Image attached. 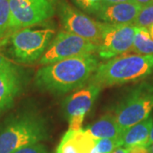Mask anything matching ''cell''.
Masks as SVG:
<instances>
[{
    "instance_id": "1",
    "label": "cell",
    "mask_w": 153,
    "mask_h": 153,
    "mask_svg": "<svg viewBox=\"0 0 153 153\" xmlns=\"http://www.w3.org/2000/svg\"><path fill=\"white\" fill-rule=\"evenodd\" d=\"M100 65L94 54L72 57L39 68L35 75L38 88L53 94H65L84 86Z\"/></svg>"
},
{
    "instance_id": "12",
    "label": "cell",
    "mask_w": 153,
    "mask_h": 153,
    "mask_svg": "<svg viewBox=\"0 0 153 153\" xmlns=\"http://www.w3.org/2000/svg\"><path fill=\"white\" fill-rule=\"evenodd\" d=\"M141 8L134 2L103 5L96 16L102 22L113 25L133 24Z\"/></svg>"
},
{
    "instance_id": "6",
    "label": "cell",
    "mask_w": 153,
    "mask_h": 153,
    "mask_svg": "<svg viewBox=\"0 0 153 153\" xmlns=\"http://www.w3.org/2000/svg\"><path fill=\"white\" fill-rule=\"evenodd\" d=\"M59 0H10V36L22 28L44 24L55 16Z\"/></svg>"
},
{
    "instance_id": "24",
    "label": "cell",
    "mask_w": 153,
    "mask_h": 153,
    "mask_svg": "<svg viewBox=\"0 0 153 153\" xmlns=\"http://www.w3.org/2000/svg\"><path fill=\"white\" fill-rule=\"evenodd\" d=\"M128 153H150V152L146 146H134L128 149Z\"/></svg>"
},
{
    "instance_id": "4",
    "label": "cell",
    "mask_w": 153,
    "mask_h": 153,
    "mask_svg": "<svg viewBox=\"0 0 153 153\" xmlns=\"http://www.w3.org/2000/svg\"><path fill=\"white\" fill-rule=\"evenodd\" d=\"M55 33V29L51 27L22 28L8 36L0 44L8 46V52L15 61L31 64L40 60Z\"/></svg>"
},
{
    "instance_id": "17",
    "label": "cell",
    "mask_w": 153,
    "mask_h": 153,
    "mask_svg": "<svg viewBox=\"0 0 153 153\" xmlns=\"http://www.w3.org/2000/svg\"><path fill=\"white\" fill-rule=\"evenodd\" d=\"M10 20V0H0V42L8 37Z\"/></svg>"
},
{
    "instance_id": "5",
    "label": "cell",
    "mask_w": 153,
    "mask_h": 153,
    "mask_svg": "<svg viewBox=\"0 0 153 153\" xmlns=\"http://www.w3.org/2000/svg\"><path fill=\"white\" fill-rule=\"evenodd\" d=\"M153 110V83L142 82L122 100L115 111V118L122 134L150 117Z\"/></svg>"
},
{
    "instance_id": "26",
    "label": "cell",
    "mask_w": 153,
    "mask_h": 153,
    "mask_svg": "<svg viewBox=\"0 0 153 153\" xmlns=\"http://www.w3.org/2000/svg\"><path fill=\"white\" fill-rule=\"evenodd\" d=\"M126 2H132V0H102L103 5H111V4L126 3Z\"/></svg>"
},
{
    "instance_id": "30",
    "label": "cell",
    "mask_w": 153,
    "mask_h": 153,
    "mask_svg": "<svg viewBox=\"0 0 153 153\" xmlns=\"http://www.w3.org/2000/svg\"><path fill=\"white\" fill-rule=\"evenodd\" d=\"M148 149H149L150 153H153V144L152 145H151L150 146H148Z\"/></svg>"
},
{
    "instance_id": "13",
    "label": "cell",
    "mask_w": 153,
    "mask_h": 153,
    "mask_svg": "<svg viewBox=\"0 0 153 153\" xmlns=\"http://www.w3.org/2000/svg\"><path fill=\"white\" fill-rule=\"evenodd\" d=\"M152 124L153 117H148L146 119L132 126L119 138L120 146L126 149L134 146H146Z\"/></svg>"
},
{
    "instance_id": "16",
    "label": "cell",
    "mask_w": 153,
    "mask_h": 153,
    "mask_svg": "<svg viewBox=\"0 0 153 153\" xmlns=\"http://www.w3.org/2000/svg\"><path fill=\"white\" fill-rule=\"evenodd\" d=\"M70 131V130H69ZM71 139L78 153H90L97 139L94 138L86 129L71 131Z\"/></svg>"
},
{
    "instance_id": "27",
    "label": "cell",
    "mask_w": 153,
    "mask_h": 153,
    "mask_svg": "<svg viewBox=\"0 0 153 153\" xmlns=\"http://www.w3.org/2000/svg\"><path fill=\"white\" fill-rule=\"evenodd\" d=\"M112 153H128V149H126L124 147H117L115 149Z\"/></svg>"
},
{
    "instance_id": "21",
    "label": "cell",
    "mask_w": 153,
    "mask_h": 153,
    "mask_svg": "<svg viewBox=\"0 0 153 153\" xmlns=\"http://www.w3.org/2000/svg\"><path fill=\"white\" fill-rule=\"evenodd\" d=\"M56 153H78L72 141L71 131L67 130L64 136L62 137L60 144L56 149Z\"/></svg>"
},
{
    "instance_id": "18",
    "label": "cell",
    "mask_w": 153,
    "mask_h": 153,
    "mask_svg": "<svg viewBox=\"0 0 153 153\" xmlns=\"http://www.w3.org/2000/svg\"><path fill=\"white\" fill-rule=\"evenodd\" d=\"M153 24V4L141 8L135 20L133 22V26L135 27L148 28Z\"/></svg>"
},
{
    "instance_id": "28",
    "label": "cell",
    "mask_w": 153,
    "mask_h": 153,
    "mask_svg": "<svg viewBox=\"0 0 153 153\" xmlns=\"http://www.w3.org/2000/svg\"><path fill=\"white\" fill-rule=\"evenodd\" d=\"M153 144V124L152 127V129H151V132H150V136H149V140H148L147 146H150L151 145Z\"/></svg>"
},
{
    "instance_id": "22",
    "label": "cell",
    "mask_w": 153,
    "mask_h": 153,
    "mask_svg": "<svg viewBox=\"0 0 153 153\" xmlns=\"http://www.w3.org/2000/svg\"><path fill=\"white\" fill-rule=\"evenodd\" d=\"M13 153H49L47 148L43 144H35L20 148Z\"/></svg>"
},
{
    "instance_id": "8",
    "label": "cell",
    "mask_w": 153,
    "mask_h": 153,
    "mask_svg": "<svg viewBox=\"0 0 153 153\" xmlns=\"http://www.w3.org/2000/svg\"><path fill=\"white\" fill-rule=\"evenodd\" d=\"M58 16L64 30L90 41L98 46L102 37L103 22L92 19L85 13L71 6L66 0H59Z\"/></svg>"
},
{
    "instance_id": "10",
    "label": "cell",
    "mask_w": 153,
    "mask_h": 153,
    "mask_svg": "<svg viewBox=\"0 0 153 153\" xmlns=\"http://www.w3.org/2000/svg\"><path fill=\"white\" fill-rule=\"evenodd\" d=\"M25 84V73L18 65L0 69V115L14 105Z\"/></svg>"
},
{
    "instance_id": "29",
    "label": "cell",
    "mask_w": 153,
    "mask_h": 153,
    "mask_svg": "<svg viewBox=\"0 0 153 153\" xmlns=\"http://www.w3.org/2000/svg\"><path fill=\"white\" fill-rule=\"evenodd\" d=\"M148 31H149V33H150L151 38L153 39V24L151 26V27H148Z\"/></svg>"
},
{
    "instance_id": "23",
    "label": "cell",
    "mask_w": 153,
    "mask_h": 153,
    "mask_svg": "<svg viewBox=\"0 0 153 153\" xmlns=\"http://www.w3.org/2000/svg\"><path fill=\"white\" fill-rule=\"evenodd\" d=\"M15 66H16V64L12 62L10 59H9L4 55L0 54V69L10 68V67H13Z\"/></svg>"
},
{
    "instance_id": "9",
    "label": "cell",
    "mask_w": 153,
    "mask_h": 153,
    "mask_svg": "<svg viewBox=\"0 0 153 153\" xmlns=\"http://www.w3.org/2000/svg\"><path fill=\"white\" fill-rule=\"evenodd\" d=\"M136 27L129 25H113L103 22L102 37L97 48L98 55L105 60L112 59L130 51Z\"/></svg>"
},
{
    "instance_id": "19",
    "label": "cell",
    "mask_w": 153,
    "mask_h": 153,
    "mask_svg": "<svg viewBox=\"0 0 153 153\" xmlns=\"http://www.w3.org/2000/svg\"><path fill=\"white\" fill-rule=\"evenodd\" d=\"M117 147H120L119 139H97L90 153H112Z\"/></svg>"
},
{
    "instance_id": "11",
    "label": "cell",
    "mask_w": 153,
    "mask_h": 153,
    "mask_svg": "<svg viewBox=\"0 0 153 153\" xmlns=\"http://www.w3.org/2000/svg\"><path fill=\"white\" fill-rule=\"evenodd\" d=\"M100 88L93 83H88L76 90L65 100L64 110L67 117L73 115H86L93 106L100 92Z\"/></svg>"
},
{
    "instance_id": "7",
    "label": "cell",
    "mask_w": 153,
    "mask_h": 153,
    "mask_svg": "<svg viewBox=\"0 0 153 153\" xmlns=\"http://www.w3.org/2000/svg\"><path fill=\"white\" fill-rule=\"evenodd\" d=\"M98 46L65 30L57 33L39 60L40 65H49L72 57L94 54Z\"/></svg>"
},
{
    "instance_id": "14",
    "label": "cell",
    "mask_w": 153,
    "mask_h": 153,
    "mask_svg": "<svg viewBox=\"0 0 153 153\" xmlns=\"http://www.w3.org/2000/svg\"><path fill=\"white\" fill-rule=\"evenodd\" d=\"M95 139H119L122 131L114 115L107 114L85 128Z\"/></svg>"
},
{
    "instance_id": "3",
    "label": "cell",
    "mask_w": 153,
    "mask_h": 153,
    "mask_svg": "<svg viewBox=\"0 0 153 153\" xmlns=\"http://www.w3.org/2000/svg\"><path fill=\"white\" fill-rule=\"evenodd\" d=\"M153 72V55H122L100 64L88 83L100 88L145 79Z\"/></svg>"
},
{
    "instance_id": "20",
    "label": "cell",
    "mask_w": 153,
    "mask_h": 153,
    "mask_svg": "<svg viewBox=\"0 0 153 153\" xmlns=\"http://www.w3.org/2000/svg\"><path fill=\"white\" fill-rule=\"evenodd\" d=\"M81 10L90 15H97L103 6L102 0H71Z\"/></svg>"
},
{
    "instance_id": "15",
    "label": "cell",
    "mask_w": 153,
    "mask_h": 153,
    "mask_svg": "<svg viewBox=\"0 0 153 153\" xmlns=\"http://www.w3.org/2000/svg\"><path fill=\"white\" fill-rule=\"evenodd\" d=\"M136 55H153V39L148 28L136 27L134 44L130 50Z\"/></svg>"
},
{
    "instance_id": "2",
    "label": "cell",
    "mask_w": 153,
    "mask_h": 153,
    "mask_svg": "<svg viewBox=\"0 0 153 153\" xmlns=\"http://www.w3.org/2000/svg\"><path fill=\"white\" fill-rule=\"evenodd\" d=\"M47 138L46 121L33 110L16 111L0 123V153H13Z\"/></svg>"
},
{
    "instance_id": "25",
    "label": "cell",
    "mask_w": 153,
    "mask_h": 153,
    "mask_svg": "<svg viewBox=\"0 0 153 153\" xmlns=\"http://www.w3.org/2000/svg\"><path fill=\"white\" fill-rule=\"evenodd\" d=\"M132 2H134V4H136L137 5H139L140 8L146 7L153 4V0H132Z\"/></svg>"
}]
</instances>
